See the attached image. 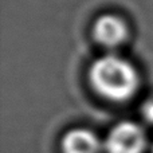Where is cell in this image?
<instances>
[{
  "instance_id": "cell-6",
  "label": "cell",
  "mask_w": 153,
  "mask_h": 153,
  "mask_svg": "<svg viewBox=\"0 0 153 153\" xmlns=\"http://www.w3.org/2000/svg\"><path fill=\"white\" fill-rule=\"evenodd\" d=\"M152 153H153V149H152Z\"/></svg>"
},
{
  "instance_id": "cell-1",
  "label": "cell",
  "mask_w": 153,
  "mask_h": 153,
  "mask_svg": "<svg viewBox=\"0 0 153 153\" xmlns=\"http://www.w3.org/2000/svg\"><path fill=\"white\" fill-rule=\"evenodd\" d=\"M89 79L93 89L111 101H125L136 93L138 74L130 62L117 55H105L90 66Z\"/></svg>"
},
{
  "instance_id": "cell-2",
  "label": "cell",
  "mask_w": 153,
  "mask_h": 153,
  "mask_svg": "<svg viewBox=\"0 0 153 153\" xmlns=\"http://www.w3.org/2000/svg\"><path fill=\"white\" fill-rule=\"evenodd\" d=\"M145 145L146 136L143 128L128 121L116 125L105 141L108 153H143Z\"/></svg>"
},
{
  "instance_id": "cell-5",
  "label": "cell",
  "mask_w": 153,
  "mask_h": 153,
  "mask_svg": "<svg viewBox=\"0 0 153 153\" xmlns=\"http://www.w3.org/2000/svg\"><path fill=\"white\" fill-rule=\"evenodd\" d=\"M143 116L149 124L153 125V100H149L143 106Z\"/></svg>"
},
{
  "instance_id": "cell-4",
  "label": "cell",
  "mask_w": 153,
  "mask_h": 153,
  "mask_svg": "<svg viewBox=\"0 0 153 153\" xmlns=\"http://www.w3.org/2000/svg\"><path fill=\"white\" fill-rule=\"evenodd\" d=\"M102 144L91 130L78 128L69 130L62 138L63 153H101Z\"/></svg>"
},
{
  "instance_id": "cell-3",
  "label": "cell",
  "mask_w": 153,
  "mask_h": 153,
  "mask_svg": "<svg viewBox=\"0 0 153 153\" xmlns=\"http://www.w3.org/2000/svg\"><path fill=\"white\" fill-rule=\"evenodd\" d=\"M128 32L125 20L113 13L100 16L93 26L94 39L105 47H117L124 43L128 38Z\"/></svg>"
}]
</instances>
